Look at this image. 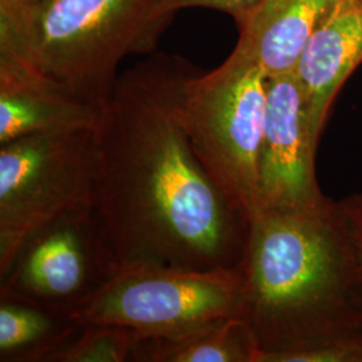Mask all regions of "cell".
<instances>
[{
	"label": "cell",
	"instance_id": "7c38bea8",
	"mask_svg": "<svg viewBox=\"0 0 362 362\" xmlns=\"http://www.w3.org/2000/svg\"><path fill=\"white\" fill-rule=\"evenodd\" d=\"M251 327L231 315L158 336L136 338L132 362H259Z\"/></svg>",
	"mask_w": 362,
	"mask_h": 362
},
{
	"label": "cell",
	"instance_id": "30bf717a",
	"mask_svg": "<svg viewBox=\"0 0 362 362\" xmlns=\"http://www.w3.org/2000/svg\"><path fill=\"white\" fill-rule=\"evenodd\" d=\"M361 64L362 4L339 0L311 34L294 69L317 145L338 91Z\"/></svg>",
	"mask_w": 362,
	"mask_h": 362
},
{
	"label": "cell",
	"instance_id": "4fadbf2b",
	"mask_svg": "<svg viewBox=\"0 0 362 362\" xmlns=\"http://www.w3.org/2000/svg\"><path fill=\"white\" fill-rule=\"evenodd\" d=\"M77 326L64 311L0 299V362H50Z\"/></svg>",
	"mask_w": 362,
	"mask_h": 362
},
{
	"label": "cell",
	"instance_id": "ba28073f",
	"mask_svg": "<svg viewBox=\"0 0 362 362\" xmlns=\"http://www.w3.org/2000/svg\"><path fill=\"white\" fill-rule=\"evenodd\" d=\"M317 149L294 73L267 78L258 164L259 214L305 209L324 202L314 169Z\"/></svg>",
	"mask_w": 362,
	"mask_h": 362
},
{
	"label": "cell",
	"instance_id": "9c48e42d",
	"mask_svg": "<svg viewBox=\"0 0 362 362\" xmlns=\"http://www.w3.org/2000/svg\"><path fill=\"white\" fill-rule=\"evenodd\" d=\"M103 107L0 50V145L54 132L95 128Z\"/></svg>",
	"mask_w": 362,
	"mask_h": 362
},
{
	"label": "cell",
	"instance_id": "7a4b0ae2",
	"mask_svg": "<svg viewBox=\"0 0 362 362\" xmlns=\"http://www.w3.org/2000/svg\"><path fill=\"white\" fill-rule=\"evenodd\" d=\"M236 317L262 350L259 362L362 332V258L330 199L264 211L248 224Z\"/></svg>",
	"mask_w": 362,
	"mask_h": 362
},
{
	"label": "cell",
	"instance_id": "5bb4252c",
	"mask_svg": "<svg viewBox=\"0 0 362 362\" xmlns=\"http://www.w3.org/2000/svg\"><path fill=\"white\" fill-rule=\"evenodd\" d=\"M137 333L110 324H78L50 362H132Z\"/></svg>",
	"mask_w": 362,
	"mask_h": 362
},
{
	"label": "cell",
	"instance_id": "3957f363",
	"mask_svg": "<svg viewBox=\"0 0 362 362\" xmlns=\"http://www.w3.org/2000/svg\"><path fill=\"white\" fill-rule=\"evenodd\" d=\"M160 0L0 1V50L104 106L129 54L153 52L172 16Z\"/></svg>",
	"mask_w": 362,
	"mask_h": 362
},
{
	"label": "cell",
	"instance_id": "5b68a950",
	"mask_svg": "<svg viewBox=\"0 0 362 362\" xmlns=\"http://www.w3.org/2000/svg\"><path fill=\"white\" fill-rule=\"evenodd\" d=\"M95 128L0 145V275L31 236L57 220L97 207Z\"/></svg>",
	"mask_w": 362,
	"mask_h": 362
},
{
	"label": "cell",
	"instance_id": "9a60e30c",
	"mask_svg": "<svg viewBox=\"0 0 362 362\" xmlns=\"http://www.w3.org/2000/svg\"><path fill=\"white\" fill-rule=\"evenodd\" d=\"M263 0H160V13L172 16L176 11L189 7H206L230 13L236 19H242L252 11Z\"/></svg>",
	"mask_w": 362,
	"mask_h": 362
},
{
	"label": "cell",
	"instance_id": "8fae6325",
	"mask_svg": "<svg viewBox=\"0 0 362 362\" xmlns=\"http://www.w3.org/2000/svg\"><path fill=\"white\" fill-rule=\"evenodd\" d=\"M339 0H263L238 21L235 50L257 62L267 78L294 73L311 34Z\"/></svg>",
	"mask_w": 362,
	"mask_h": 362
},
{
	"label": "cell",
	"instance_id": "6da1fadb",
	"mask_svg": "<svg viewBox=\"0 0 362 362\" xmlns=\"http://www.w3.org/2000/svg\"><path fill=\"white\" fill-rule=\"evenodd\" d=\"M187 61L155 54L117 79L95 128L98 197L119 270L240 267L248 221L194 155L177 110Z\"/></svg>",
	"mask_w": 362,
	"mask_h": 362
},
{
	"label": "cell",
	"instance_id": "52a82bcc",
	"mask_svg": "<svg viewBox=\"0 0 362 362\" xmlns=\"http://www.w3.org/2000/svg\"><path fill=\"white\" fill-rule=\"evenodd\" d=\"M118 272L104 224L89 209L57 220L27 240L0 275V299L71 314Z\"/></svg>",
	"mask_w": 362,
	"mask_h": 362
},
{
	"label": "cell",
	"instance_id": "2e32d148",
	"mask_svg": "<svg viewBox=\"0 0 362 362\" xmlns=\"http://www.w3.org/2000/svg\"><path fill=\"white\" fill-rule=\"evenodd\" d=\"M338 206L349 226L353 239L362 258V194L348 196L342 199Z\"/></svg>",
	"mask_w": 362,
	"mask_h": 362
},
{
	"label": "cell",
	"instance_id": "8992f818",
	"mask_svg": "<svg viewBox=\"0 0 362 362\" xmlns=\"http://www.w3.org/2000/svg\"><path fill=\"white\" fill-rule=\"evenodd\" d=\"M240 288V267H130L117 272L71 317L78 324L118 325L139 337L158 336L236 315Z\"/></svg>",
	"mask_w": 362,
	"mask_h": 362
},
{
	"label": "cell",
	"instance_id": "277c9868",
	"mask_svg": "<svg viewBox=\"0 0 362 362\" xmlns=\"http://www.w3.org/2000/svg\"><path fill=\"white\" fill-rule=\"evenodd\" d=\"M267 105V76L233 50L203 74L187 62L177 110L194 155L250 223L259 214L258 164Z\"/></svg>",
	"mask_w": 362,
	"mask_h": 362
},
{
	"label": "cell",
	"instance_id": "e0dca14e",
	"mask_svg": "<svg viewBox=\"0 0 362 362\" xmlns=\"http://www.w3.org/2000/svg\"><path fill=\"white\" fill-rule=\"evenodd\" d=\"M0 1H7V3H13V4H31L39 0H0Z\"/></svg>",
	"mask_w": 362,
	"mask_h": 362
},
{
	"label": "cell",
	"instance_id": "ac0fdd59",
	"mask_svg": "<svg viewBox=\"0 0 362 362\" xmlns=\"http://www.w3.org/2000/svg\"><path fill=\"white\" fill-rule=\"evenodd\" d=\"M351 1H356V3H358V4H362V0H351Z\"/></svg>",
	"mask_w": 362,
	"mask_h": 362
}]
</instances>
